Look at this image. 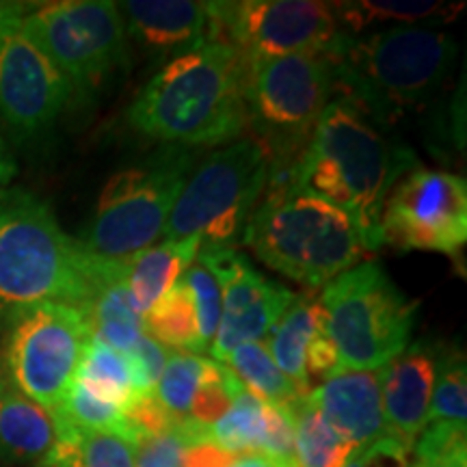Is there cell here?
<instances>
[{
  "label": "cell",
  "mask_w": 467,
  "mask_h": 467,
  "mask_svg": "<svg viewBox=\"0 0 467 467\" xmlns=\"http://www.w3.org/2000/svg\"><path fill=\"white\" fill-rule=\"evenodd\" d=\"M418 167L411 150L388 139L347 98L331 100L290 169V184L334 203L358 225L366 251L381 247L379 223L392 186Z\"/></svg>",
  "instance_id": "6da1fadb"
},
{
  "label": "cell",
  "mask_w": 467,
  "mask_h": 467,
  "mask_svg": "<svg viewBox=\"0 0 467 467\" xmlns=\"http://www.w3.org/2000/svg\"><path fill=\"white\" fill-rule=\"evenodd\" d=\"M244 74L247 58L227 44L175 57L137 93L128 124L169 148L232 143L247 126Z\"/></svg>",
  "instance_id": "7a4b0ae2"
},
{
  "label": "cell",
  "mask_w": 467,
  "mask_h": 467,
  "mask_svg": "<svg viewBox=\"0 0 467 467\" xmlns=\"http://www.w3.org/2000/svg\"><path fill=\"white\" fill-rule=\"evenodd\" d=\"M110 265L69 236L37 195L0 191V329L48 303L83 309Z\"/></svg>",
  "instance_id": "3957f363"
},
{
  "label": "cell",
  "mask_w": 467,
  "mask_h": 467,
  "mask_svg": "<svg viewBox=\"0 0 467 467\" xmlns=\"http://www.w3.org/2000/svg\"><path fill=\"white\" fill-rule=\"evenodd\" d=\"M336 89L381 126L422 109L441 91L457 42L440 28L400 26L344 37L327 52Z\"/></svg>",
  "instance_id": "277c9868"
},
{
  "label": "cell",
  "mask_w": 467,
  "mask_h": 467,
  "mask_svg": "<svg viewBox=\"0 0 467 467\" xmlns=\"http://www.w3.org/2000/svg\"><path fill=\"white\" fill-rule=\"evenodd\" d=\"M265 192L243 241L266 266L292 282L318 288L358 266L368 254L348 214L290 184V173L273 171Z\"/></svg>",
  "instance_id": "5b68a950"
},
{
  "label": "cell",
  "mask_w": 467,
  "mask_h": 467,
  "mask_svg": "<svg viewBox=\"0 0 467 467\" xmlns=\"http://www.w3.org/2000/svg\"><path fill=\"white\" fill-rule=\"evenodd\" d=\"M334 93V67L327 55L247 61L244 115L271 169L296 165Z\"/></svg>",
  "instance_id": "8992f818"
},
{
  "label": "cell",
  "mask_w": 467,
  "mask_h": 467,
  "mask_svg": "<svg viewBox=\"0 0 467 467\" xmlns=\"http://www.w3.org/2000/svg\"><path fill=\"white\" fill-rule=\"evenodd\" d=\"M320 306L342 370L383 368L409 347L418 317V301L379 262H361L325 284Z\"/></svg>",
  "instance_id": "52a82bcc"
},
{
  "label": "cell",
  "mask_w": 467,
  "mask_h": 467,
  "mask_svg": "<svg viewBox=\"0 0 467 467\" xmlns=\"http://www.w3.org/2000/svg\"><path fill=\"white\" fill-rule=\"evenodd\" d=\"M192 165V150L165 145L137 165L117 171L102 189L80 243L110 262H124L148 249L165 230Z\"/></svg>",
  "instance_id": "ba28073f"
},
{
  "label": "cell",
  "mask_w": 467,
  "mask_h": 467,
  "mask_svg": "<svg viewBox=\"0 0 467 467\" xmlns=\"http://www.w3.org/2000/svg\"><path fill=\"white\" fill-rule=\"evenodd\" d=\"M271 161L255 139L234 141L208 156L186 180L162 234L167 241L202 238V247H232L258 208Z\"/></svg>",
  "instance_id": "9c48e42d"
},
{
  "label": "cell",
  "mask_w": 467,
  "mask_h": 467,
  "mask_svg": "<svg viewBox=\"0 0 467 467\" xmlns=\"http://www.w3.org/2000/svg\"><path fill=\"white\" fill-rule=\"evenodd\" d=\"M22 31L66 74L74 91H93L128 61V33L110 0L31 5Z\"/></svg>",
  "instance_id": "30bf717a"
},
{
  "label": "cell",
  "mask_w": 467,
  "mask_h": 467,
  "mask_svg": "<svg viewBox=\"0 0 467 467\" xmlns=\"http://www.w3.org/2000/svg\"><path fill=\"white\" fill-rule=\"evenodd\" d=\"M0 368L39 405L57 411L78 375L91 329L74 306L48 303L5 327Z\"/></svg>",
  "instance_id": "8fae6325"
},
{
  "label": "cell",
  "mask_w": 467,
  "mask_h": 467,
  "mask_svg": "<svg viewBox=\"0 0 467 467\" xmlns=\"http://www.w3.org/2000/svg\"><path fill=\"white\" fill-rule=\"evenodd\" d=\"M344 37L336 3L244 0L214 3V44L234 46L247 61L327 55Z\"/></svg>",
  "instance_id": "7c38bea8"
},
{
  "label": "cell",
  "mask_w": 467,
  "mask_h": 467,
  "mask_svg": "<svg viewBox=\"0 0 467 467\" xmlns=\"http://www.w3.org/2000/svg\"><path fill=\"white\" fill-rule=\"evenodd\" d=\"M381 247L457 255L467 241V184L459 175L413 167L392 186L379 223Z\"/></svg>",
  "instance_id": "4fadbf2b"
},
{
  "label": "cell",
  "mask_w": 467,
  "mask_h": 467,
  "mask_svg": "<svg viewBox=\"0 0 467 467\" xmlns=\"http://www.w3.org/2000/svg\"><path fill=\"white\" fill-rule=\"evenodd\" d=\"M74 87L20 28L0 39V130L17 141L44 134L72 100Z\"/></svg>",
  "instance_id": "5bb4252c"
},
{
  "label": "cell",
  "mask_w": 467,
  "mask_h": 467,
  "mask_svg": "<svg viewBox=\"0 0 467 467\" xmlns=\"http://www.w3.org/2000/svg\"><path fill=\"white\" fill-rule=\"evenodd\" d=\"M197 255L221 288V325L208 353L225 364L236 347L268 336L295 292L266 279L234 247H200Z\"/></svg>",
  "instance_id": "9a60e30c"
},
{
  "label": "cell",
  "mask_w": 467,
  "mask_h": 467,
  "mask_svg": "<svg viewBox=\"0 0 467 467\" xmlns=\"http://www.w3.org/2000/svg\"><path fill=\"white\" fill-rule=\"evenodd\" d=\"M126 33L156 55H186L214 42L213 3L197 0H126L119 5Z\"/></svg>",
  "instance_id": "2e32d148"
},
{
  "label": "cell",
  "mask_w": 467,
  "mask_h": 467,
  "mask_svg": "<svg viewBox=\"0 0 467 467\" xmlns=\"http://www.w3.org/2000/svg\"><path fill=\"white\" fill-rule=\"evenodd\" d=\"M437 358L440 350L418 342L379 368L385 424L389 433L400 437L409 446L429 422Z\"/></svg>",
  "instance_id": "e0dca14e"
},
{
  "label": "cell",
  "mask_w": 467,
  "mask_h": 467,
  "mask_svg": "<svg viewBox=\"0 0 467 467\" xmlns=\"http://www.w3.org/2000/svg\"><path fill=\"white\" fill-rule=\"evenodd\" d=\"M306 400L359 451L389 433L383 418L379 370H342L314 388Z\"/></svg>",
  "instance_id": "ac0fdd59"
},
{
  "label": "cell",
  "mask_w": 467,
  "mask_h": 467,
  "mask_svg": "<svg viewBox=\"0 0 467 467\" xmlns=\"http://www.w3.org/2000/svg\"><path fill=\"white\" fill-rule=\"evenodd\" d=\"M61 433L55 411L22 394L0 368V459L39 465Z\"/></svg>",
  "instance_id": "d6986e66"
},
{
  "label": "cell",
  "mask_w": 467,
  "mask_h": 467,
  "mask_svg": "<svg viewBox=\"0 0 467 467\" xmlns=\"http://www.w3.org/2000/svg\"><path fill=\"white\" fill-rule=\"evenodd\" d=\"M200 247L202 238L191 236L184 241H165L126 260L124 284L139 317L143 318L180 282V275L195 262Z\"/></svg>",
  "instance_id": "ffe728a7"
},
{
  "label": "cell",
  "mask_w": 467,
  "mask_h": 467,
  "mask_svg": "<svg viewBox=\"0 0 467 467\" xmlns=\"http://www.w3.org/2000/svg\"><path fill=\"white\" fill-rule=\"evenodd\" d=\"M463 7V3H441V0H355V3H336V16L344 35L358 37L385 28H435L457 20Z\"/></svg>",
  "instance_id": "44dd1931"
},
{
  "label": "cell",
  "mask_w": 467,
  "mask_h": 467,
  "mask_svg": "<svg viewBox=\"0 0 467 467\" xmlns=\"http://www.w3.org/2000/svg\"><path fill=\"white\" fill-rule=\"evenodd\" d=\"M126 260L113 262L96 284L80 312L85 314L91 336L100 337L119 353H130L143 334L141 317L134 312L126 284Z\"/></svg>",
  "instance_id": "7402d4cb"
},
{
  "label": "cell",
  "mask_w": 467,
  "mask_h": 467,
  "mask_svg": "<svg viewBox=\"0 0 467 467\" xmlns=\"http://www.w3.org/2000/svg\"><path fill=\"white\" fill-rule=\"evenodd\" d=\"M325 329V312L320 299L306 292L295 295V301L279 317V320L268 331V353L275 361L279 370L296 385L303 399L312 392L307 372H306V348L318 331Z\"/></svg>",
  "instance_id": "603a6c76"
},
{
  "label": "cell",
  "mask_w": 467,
  "mask_h": 467,
  "mask_svg": "<svg viewBox=\"0 0 467 467\" xmlns=\"http://www.w3.org/2000/svg\"><path fill=\"white\" fill-rule=\"evenodd\" d=\"M134 461L137 441L61 424L55 448L37 467H134Z\"/></svg>",
  "instance_id": "cb8c5ba5"
},
{
  "label": "cell",
  "mask_w": 467,
  "mask_h": 467,
  "mask_svg": "<svg viewBox=\"0 0 467 467\" xmlns=\"http://www.w3.org/2000/svg\"><path fill=\"white\" fill-rule=\"evenodd\" d=\"M76 381L89 389L93 396L110 402V405H117L124 411L137 400L126 355L109 347L96 336H91L89 344H87Z\"/></svg>",
  "instance_id": "d4e9b609"
},
{
  "label": "cell",
  "mask_w": 467,
  "mask_h": 467,
  "mask_svg": "<svg viewBox=\"0 0 467 467\" xmlns=\"http://www.w3.org/2000/svg\"><path fill=\"white\" fill-rule=\"evenodd\" d=\"M295 420V454L299 467H347L359 451L355 443L337 433L323 413L306 399L296 405Z\"/></svg>",
  "instance_id": "484cf974"
},
{
  "label": "cell",
  "mask_w": 467,
  "mask_h": 467,
  "mask_svg": "<svg viewBox=\"0 0 467 467\" xmlns=\"http://www.w3.org/2000/svg\"><path fill=\"white\" fill-rule=\"evenodd\" d=\"M225 364L232 366V372L241 379L244 389L258 396L262 402L268 405H296L303 396L296 385L279 370L271 353H268L266 342L251 340L232 350Z\"/></svg>",
  "instance_id": "4316f807"
},
{
  "label": "cell",
  "mask_w": 467,
  "mask_h": 467,
  "mask_svg": "<svg viewBox=\"0 0 467 467\" xmlns=\"http://www.w3.org/2000/svg\"><path fill=\"white\" fill-rule=\"evenodd\" d=\"M143 334L154 337L162 347L186 348L202 353L200 331H197L195 307L191 292L182 282H178L162 299L141 318Z\"/></svg>",
  "instance_id": "83f0119b"
},
{
  "label": "cell",
  "mask_w": 467,
  "mask_h": 467,
  "mask_svg": "<svg viewBox=\"0 0 467 467\" xmlns=\"http://www.w3.org/2000/svg\"><path fill=\"white\" fill-rule=\"evenodd\" d=\"M265 433V402L244 389L232 402L230 411L208 429V440L227 452H260Z\"/></svg>",
  "instance_id": "f1b7e54d"
},
{
  "label": "cell",
  "mask_w": 467,
  "mask_h": 467,
  "mask_svg": "<svg viewBox=\"0 0 467 467\" xmlns=\"http://www.w3.org/2000/svg\"><path fill=\"white\" fill-rule=\"evenodd\" d=\"M58 424L72 426L80 431H93V433H115L134 440L130 424H128L126 411L117 405L98 399L89 389L74 381L61 405L57 409ZM139 446V443H137Z\"/></svg>",
  "instance_id": "f546056e"
},
{
  "label": "cell",
  "mask_w": 467,
  "mask_h": 467,
  "mask_svg": "<svg viewBox=\"0 0 467 467\" xmlns=\"http://www.w3.org/2000/svg\"><path fill=\"white\" fill-rule=\"evenodd\" d=\"M210 361L213 359L195 353H182V350L169 353L165 370L156 383L154 396L175 420H184L189 416L192 396L200 389Z\"/></svg>",
  "instance_id": "4dcf8cb0"
},
{
  "label": "cell",
  "mask_w": 467,
  "mask_h": 467,
  "mask_svg": "<svg viewBox=\"0 0 467 467\" xmlns=\"http://www.w3.org/2000/svg\"><path fill=\"white\" fill-rule=\"evenodd\" d=\"M467 418V368L459 350H446L437 358V375L431 396L429 422L465 424Z\"/></svg>",
  "instance_id": "1f68e13d"
},
{
  "label": "cell",
  "mask_w": 467,
  "mask_h": 467,
  "mask_svg": "<svg viewBox=\"0 0 467 467\" xmlns=\"http://www.w3.org/2000/svg\"><path fill=\"white\" fill-rule=\"evenodd\" d=\"M182 284L189 288L195 307L202 353H208L221 325V288L203 265H191L186 268Z\"/></svg>",
  "instance_id": "d6a6232c"
},
{
  "label": "cell",
  "mask_w": 467,
  "mask_h": 467,
  "mask_svg": "<svg viewBox=\"0 0 467 467\" xmlns=\"http://www.w3.org/2000/svg\"><path fill=\"white\" fill-rule=\"evenodd\" d=\"M296 405H268L265 402V433H262L260 452L266 454L277 467H299L295 454Z\"/></svg>",
  "instance_id": "836d02e7"
},
{
  "label": "cell",
  "mask_w": 467,
  "mask_h": 467,
  "mask_svg": "<svg viewBox=\"0 0 467 467\" xmlns=\"http://www.w3.org/2000/svg\"><path fill=\"white\" fill-rule=\"evenodd\" d=\"M169 358V350L162 347L161 342H156L154 337H150L148 334H141L139 342L134 344L130 353H126L128 366H130L132 372V383H134V392H137V399L141 396H150L154 394L156 383L165 370Z\"/></svg>",
  "instance_id": "e575fe53"
},
{
  "label": "cell",
  "mask_w": 467,
  "mask_h": 467,
  "mask_svg": "<svg viewBox=\"0 0 467 467\" xmlns=\"http://www.w3.org/2000/svg\"><path fill=\"white\" fill-rule=\"evenodd\" d=\"M413 451L416 461H440L467 452L465 424L426 422Z\"/></svg>",
  "instance_id": "d590c367"
},
{
  "label": "cell",
  "mask_w": 467,
  "mask_h": 467,
  "mask_svg": "<svg viewBox=\"0 0 467 467\" xmlns=\"http://www.w3.org/2000/svg\"><path fill=\"white\" fill-rule=\"evenodd\" d=\"M184 448L186 441L178 433V429L169 431L165 435L151 437V440H143L137 446L134 467H182Z\"/></svg>",
  "instance_id": "8d00e7d4"
},
{
  "label": "cell",
  "mask_w": 467,
  "mask_h": 467,
  "mask_svg": "<svg viewBox=\"0 0 467 467\" xmlns=\"http://www.w3.org/2000/svg\"><path fill=\"white\" fill-rule=\"evenodd\" d=\"M409 451H411L409 443L388 433L355 452L347 467H409Z\"/></svg>",
  "instance_id": "74e56055"
},
{
  "label": "cell",
  "mask_w": 467,
  "mask_h": 467,
  "mask_svg": "<svg viewBox=\"0 0 467 467\" xmlns=\"http://www.w3.org/2000/svg\"><path fill=\"white\" fill-rule=\"evenodd\" d=\"M306 372L309 381H312V379H323V381H327V379L340 375L342 372L340 355H337L329 336L325 334V329L318 331V334L307 342Z\"/></svg>",
  "instance_id": "f35d334b"
},
{
  "label": "cell",
  "mask_w": 467,
  "mask_h": 467,
  "mask_svg": "<svg viewBox=\"0 0 467 467\" xmlns=\"http://www.w3.org/2000/svg\"><path fill=\"white\" fill-rule=\"evenodd\" d=\"M238 454L227 452L210 440L191 443L184 448L182 467H232Z\"/></svg>",
  "instance_id": "ab89813d"
},
{
  "label": "cell",
  "mask_w": 467,
  "mask_h": 467,
  "mask_svg": "<svg viewBox=\"0 0 467 467\" xmlns=\"http://www.w3.org/2000/svg\"><path fill=\"white\" fill-rule=\"evenodd\" d=\"M31 9L28 3H14V0H0V39L7 37L16 28L22 26V20Z\"/></svg>",
  "instance_id": "60d3db41"
},
{
  "label": "cell",
  "mask_w": 467,
  "mask_h": 467,
  "mask_svg": "<svg viewBox=\"0 0 467 467\" xmlns=\"http://www.w3.org/2000/svg\"><path fill=\"white\" fill-rule=\"evenodd\" d=\"M232 467H277V465L273 463L266 454L247 452V454H238Z\"/></svg>",
  "instance_id": "b9f144b4"
},
{
  "label": "cell",
  "mask_w": 467,
  "mask_h": 467,
  "mask_svg": "<svg viewBox=\"0 0 467 467\" xmlns=\"http://www.w3.org/2000/svg\"><path fill=\"white\" fill-rule=\"evenodd\" d=\"M413 467H467V452L454 454V457L440 461H416Z\"/></svg>",
  "instance_id": "7bdbcfd3"
},
{
  "label": "cell",
  "mask_w": 467,
  "mask_h": 467,
  "mask_svg": "<svg viewBox=\"0 0 467 467\" xmlns=\"http://www.w3.org/2000/svg\"><path fill=\"white\" fill-rule=\"evenodd\" d=\"M14 173H16V165L14 161L9 159L7 150H5L3 139H0V184L9 182V180L14 178Z\"/></svg>",
  "instance_id": "ee69618b"
}]
</instances>
